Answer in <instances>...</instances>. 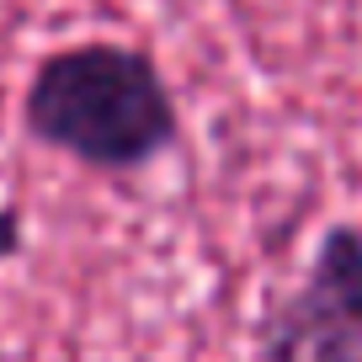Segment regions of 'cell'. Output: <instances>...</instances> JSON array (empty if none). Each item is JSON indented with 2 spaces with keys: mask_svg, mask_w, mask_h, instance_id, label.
I'll return each mask as SVG.
<instances>
[{
  "mask_svg": "<svg viewBox=\"0 0 362 362\" xmlns=\"http://www.w3.org/2000/svg\"><path fill=\"white\" fill-rule=\"evenodd\" d=\"M22 128L75 165L128 176L181 139L170 80L134 43H69L33 69L22 90Z\"/></svg>",
  "mask_w": 362,
  "mask_h": 362,
  "instance_id": "1",
  "label": "cell"
},
{
  "mask_svg": "<svg viewBox=\"0 0 362 362\" xmlns=\"http://www.w3.org/2000/svg\"><path fill=\"white\" fill-rule=\"evenodd\" d=\"M261 362H362V229L336 224L304 283L261 315Z\"/></svg>",
  "mask_w": 362,
  "mask_h": 362,
  "instance_id": "2",
  "label": "cell"
},
{
  "mask_svg": "<svg viewBox=\"0 0 362 362\" xmlns=\"http://www.w3.org/2000/svg\"><path fill=\"white\" fill-rule=\"evenodd\" d=\"M27 250V224L16 203H0V261H16Z\"/></svg>",
  "mask_w": 362,
  "mask_h": 362,
  "instance_id": "3",
  "label": "cell"
}]
</instances>
